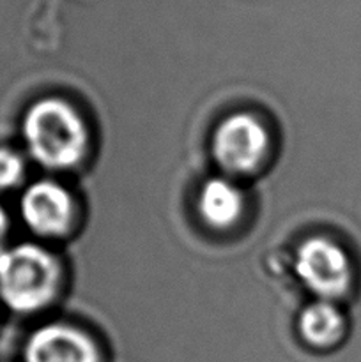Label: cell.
Segmentation results:
<instances>
[{"label": "cell", "mask_w": 361, "mask_h": 362, "mask_svg": "<svg viewBox=\"0 0 361 362\" xmlns=\"http://www.w3.org/2000/svg\"><path fill=\"white\" fill-rule=\"evenodd\" d=\"M23 138L32 158L50 170H67L84 159L87 129L80 113L62 99L46 98L28 108Z\"/></svg>", "instance_id": "obj_1"}, {"label": "cell", "mask_w": 361, "mask_h": 362, "mask_svg": "<svg viewBox=\"0 0 361 362\" xmlns=\"http://www.w3.org/2000/svg\"><path fill=\"white\" fill-rule=\"evenodd\" d=\"M60 269L35 244H20L0 253V299L16 313H34L57 296Z\"/></svg>", "instance_id": "obj_2"}, {"label": "cell", "mask_w": 361, "mask_h": 362, "mask_svg": "<svg viewBox=\"0 0 361 362\" xmlns=\"http://www.w3.org/2000/svg\"><path fill=\"white\" fill-rule=\"evenodd\" d=\"M268 147V131L250 113L227 117L212 136V156L225 172L234 175L253 172L264 161Z\"/></svg>", "instance_id": "obj_3"}, {"label": "cell", "mask_w": 361, "mask_h": 362, "mask_svg": "<svg viewBox=\"0 0 361 362\" xmlns=\"http://www.w3.org/2000/svg\"><path fill=\"white\" fill-rule=\"evenodd\" d=\"M296 272L308 290L322 300L342 297L353 281L345 251L329 239L311 237L297 250Z\"/></svg>", "instance_id": "obj_4"}, {"label": "cell", "mask_w": 361, "mask_h": 362, "mask_svg": "<svg viewBox=\"0 0 361 362\" xmlns=\"http://www.w3.org/2000/svg\"><path fill=\"white\" fill-rule=\"evenodd\" d=\"M20 212L25 225L38 235L60 237L71 226L73 200L60 184L39 180L23 193Z\"/></svg>", "instance_id": "obj_5"}, {"label": "cell", "mask_w": 361, "mask_h": 362, "mask_svg": "<svg viewBox=\"0 0 361 362\" xmlns=\"http://www.w3.org/2000/svg\"><path fill=\"white\" fill-rule=\"evenodd\" d=\"M25 362H99V354L94 341L81 331L50 324L28 338Z\"/></svg>", "instance_id": "obj_6"}, {"label": "cell", "mask_w": 361, "mask_h": 362, "mask_svg": "<svg viewBox=\"0 0 361 362\" xmlns=\"http://www.w3.org/2000/svg\"><path fill=\"white\" fill-rule=\"evenodd\" d=\"M243 193L227 179H211L202 186L198 212L212 228H229L243 214Z\"/></svg>", "instance_id": "obj_7"}, {"label": "cell", "mask_w": 361, "mask_h": 362, "mask_svg": "<svg viewBox=\"0 0 361 362\" xmlns=\"http://www.w3.org/2000/svg\"><path fill=\"white\" fill-rule=\"evenodd\" d=\"M299 331L308 345L315 349H329L343 336V317L331 303L321 300L301 313Z\"/></svg>", "instance_id": "obj_8"}, {"label": "cell", "mask_w": 361, "mask_h": 362, "mask_svg": "<svg viewBox=\"0 0 361 362\" xmlns=\"http://www.w3.org/2000/svg\"><path fill=\"white\" fill-rule=\"evenodd\" d=\"M23 159L14 151L0 147V189H9L23 179Z\"/></svg>", "instance_id": "obj_9"}, {"label": "cell", "mask_w": 361, "mask_h": 362, "mask_svg": "<svg viewBox=\"0 0 361 362\" xmlns=\"http://www.w3.org/2000/svg\"><path fill=\"white\" fill-rule=\"evenodd\" d=\"M7 226H9V221H7V216L6 212H4V209L0 207V243H2V239L6 237Z\"/></svg>", "instance_id": "obj_10"}]
</instances>
